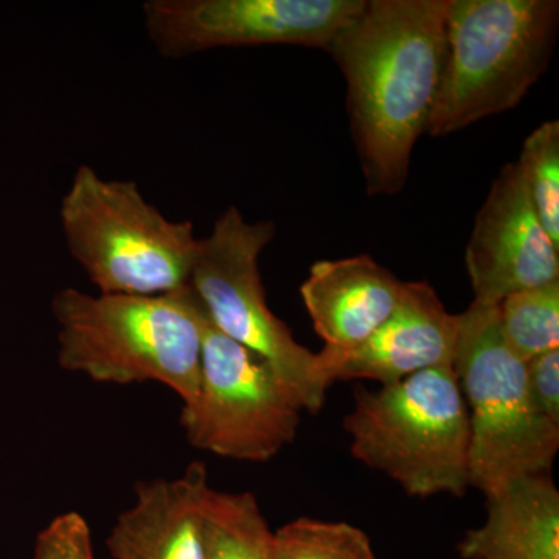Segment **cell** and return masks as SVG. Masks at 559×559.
Segmentation results:
<instances>
[{
    "mask_svg": "<svg viewBox=\"0 0 559 559\" xmlns=\"http://www.w3.org/2000/svg\"><path fill=\"white\" fill-rule=\"evenodd\" d=\"M326 51L347 81L349 124L367 193H400L439 95L447 0H367Z\"/></svg>",
    "mask_w": 559,
    "mask_h": 559,
    "instance_id": "1",
    "label": "cell"
},
{
    "mask_svg": "<svg viewBox=\"0 0 559 559\" xmlns=\"http://www.w3.org/2000/svg\"><path fill=\"white\" fill-rule=\"evenodd\" d=\"M51 314L66 371L105 384L157 382L183 406L197 396L207 314L191 286L159 296L62 288Z\"/></svg>",
    "mask_w": 559,
    "mask_h": 559,
    "instance_id": "2",
    "label": "cell"
},
{
    "mask_svg": "<svg viewBox=\"0 0 559 559\" xmlns=\"http://www.w3.org/2000/svg\"><path fill=\"white\" fill-rule=\"evenodd\" d=\"M557 0H447V53L426 134L444 138L516 108L547 69Z\"/></svg>",
    "mask_w": 559,
    "mask_h": 559,
    "instance_id": "3",
    "label": "cell"
},
{
    "mask_svg": "<svg viewBox=\"0 0 559 559\" xmlns=\"http://www.w3.org/2000/svg\"><path fill=\"white\" fill-rule=\"evenodd\" d=\"M70 255L100 294L159 296L190 286L200 238L145 200L134 180L80 165L60 205Z\"/></svg>",
    "mask_w": 559,
    "mask_h": 559,
    "instance_id": "4",
    "label": "cell"
},
{
    "mask_svg": "<svg viewBox=\"0 0 559 559\" xmlns=\"http://www.w3.org/2000/svg\"><path fill=\"white\" fill-rule=\"evenodd\" d=\"M344 429L353 457L414 498H460L471 487L469 412L452 367L356 389Z\"/></svg>",
    "mask_w": 559,
    "mask_h": 559,
    "instance_id": "5",
    "label": "cell"
},
{
    "mask_svg": "<svg viewBox=\"0 0 559 559\" xmlns=\"http://www.w3.org/2000/svg\"><path fill=\"white\" fill-rule=\"evenodd\" d=\"M457 320L452 369L469 412V485L489 498L521 477L550 473L559 426L536 409L525 362L500 334L498 305L473 301Z\"/></svg>",
    "mask_w": 559,
    "mask_h": 559,
    "instance_id": "6",
    "label": "cell"
},
{
    "mask_svg": "<svg viewBox=\"0 0 559 559\" xmlns=\"http://www.w3.org/2000/svg\"><path fill=\"white\" fill-rule=\"evenodd\" d=\"M274 235L272 221L249 223L237 207L224 210L209 237L200 241L190 286L210 322L267 360L299 395L304 409L318 414L329 390L318 355L299 344L272 312L261 280L260 255Z\"/></svg>",
    "mask_w": 559,
    "mask_h": 559,
    "instance_id": "7",
    "label": "cell"
},
{
    "mask_svg": "<svg viewBox=\"0 0 559 559\" xmlns=\"http://www.w3.org/2000/svg\"><path fill=\"white\" fill-rule=\"evenodd\" d=\"M301 411L299 395L267 360L205 316L200 388L180 412L191 447L238 462H270L296 440Z\"/></svg>",
    "mask_w": 559,
    "mask_h": 559,
    "instance_id": "8",
    "label": "cell"
},
{
    "mask_svg": "<svg viewBox=\"0 0 559 559\" xmlns=\"http://www.w3.org/2000/svg\"><path fill=\"white\" fill-rule=\"evenodd\" d=\"M367 0H148L142 13L157 53L170 60L221 47L329 50Z\"/></svg>",
    "mask_w": 559,
    "mask_h": 559,
    "instance_id": "9",
    "label": "cell"
},
{
    "mask_svg": "<svg viewBox=\"0 0 559 559\" xmlns=\"http://www.w3.org/2000/svg\"><path fill=\"white\" fill-rule=\"evenodd\" d=\"M465 264L474 301L485 305L559 280V248L533 209L516 162L502 167L492 182L477 213Z\"/></svg>",
    "mask_w": 559,
    "mask_h": 559,
    "instance_id": "10",
    "label": "cell"
},
{
    "mask_svg": "<svg viewBox=\"0 0 559 559\" xmlns=\"http://www.w3.org/2000/svg\"><path fill=\"white\" fill-rule=\"evenodd\" d=\"M459 320L441 304L428 282H404L395 311L358 347H323L318 355L326 385L371 380L393 384L419 371L452 367Z\"/></svg>",
    "mask_w": 559,
    "mask_h": 559,
    "instance_id": "11",
    "label": "cell"
},
{
    "mask_svg": "<svg viewBox=\"0 0 559 559\" xmlns=\"http://www.w3.org/2000/svg\"><path fill=\"white\" fill-rule=\"evenodd\" d=\"M207 466L190 463L175 479L139 481L134 502L110 528L114 559H202Z\"/></svg>",
    "mask_w": 559,
    "mask_h": 559,
    "instance_id": "12",
    "label": "cell"
},
{
    "mask_svg": "<svg viewBox=\"0 0 559 559\" xmlns=\"http://www.w3.org/2000/svg\"><path fill=\"white\" fill-rule=\"evenodd\" d=\"M403 283L362 253L312 264L300 296L325 347L349 349L369 340L392 316Z\"/></svg>",
    "mask_w": 559,
    "mask_h": 559,
    "instance_id": "13",
    "label": "cell"
},
{
    "mask_svg": "<svg viewBox=\"0 0 559 559\" xmlns=\"http://www.w3.org/2000/svg\"><path fill=\"white\" fill-rule=\"evenodd\" d=\"M463 559H559V491L551 474L511 481L487 498V521L457 544Z\"/></svg>",
    "mask_w": 559,
    "mask_h": 559,
    "instance_id": "14",
    "label": "cell"
},
{
    "mask_svg": "<svg viewBox=\"0 0 559 559\" xmlns=\"http://www.w3.org/2000/svg\"><path fill=\"white\" fill-rule=\"evenodd\" d=\"M274 530L250 491L210 488L202 516V559H272Z\"/></svg>",
    "mask_w": 559,
    "mask_h": 559,
    "instance_id": "15",
    "label": "cell"
},
{
    "mask_svg": "<svg viewBox=\"0 0 559 559\" xmlns=\"http://www.w3.org/2000/svg\"><path fill=\"white\" fill-rule=\"evenodd\" d=\"M499 329L522 360L559 348V280L511 294L498 305Z\"/></svg>",
    "mask_w": 559,
    "mask_h": 559,
    "instance_id": "16",
    "label": "cell"
},
{
    "mask_svg": "<svg viewBox=\"0 0 559 559\" xmlns=\"http://www.w3.org/2000/svg\"><path fill=\"white\" fill-rule=\"evenodd\" d=\"M272 559H380L362 530L301 516L275 530Z\"/></svg>",
    "mask_w": 559,
    "mask_h": 559,
    "instance_id": "17",
    "label": "cell"
},
{
    "mask_svg": "<svg viewBox=\"0 0 559 559\" xmlns=\"http://www.w3.org/2000/svg\"><path fill=\"white\" fill-rule=\"evenodd\" d=\"M516 165L540 224L559 248L558 120L544 121L525 139Z\"/></svg>",
    "mask_w": 559,
    "mask_h": 559,
    "instance_id": "18",
    "label": "cell"
},
{
    "mask_svg": "<svg viewBox=\"0 0 559 559\" xmlns=\"http://www.w3.org/2000/svg\"><path fill=\"white\" fill-rule=\"evenodd\" d=\"M33 559H95L92 530L79 511H66L40 530Z\"/></svg>",
    "mask_w": 559,
    "mask_h": 559,
    "instance_id": "19",
    "label": "cell"
},
{
    "mask_svg": "<svg viewBox=\"0 0 559 559\" xmlns=\"http://www.w3.org/2000/svg\"><path fill=\"white\" fill-rule=\"evenodd\" d=\"M525 374L536 409L559 426V348L527 360Z\"/></svg>",
    "mask_w": 559,
    "mask_h": 559,
    "instance_id": "20",
    "label": "cell"
}]
</instances>
